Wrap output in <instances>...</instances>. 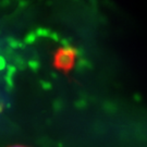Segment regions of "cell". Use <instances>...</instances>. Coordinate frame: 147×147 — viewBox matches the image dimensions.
<instances>
[]
</instances>
